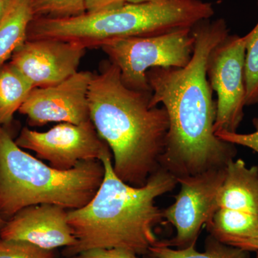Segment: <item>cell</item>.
Instances as JSON below:
<instances>
[{
	"label": "cell",
	"instance_id": "1",
	"mask_svg": "<svg viewBox=\"0 0 258 258\" xmlns=\"http://www.w3.org/2000/svg\"><path fill=\"white\" fill-rule=\"evenodd\" d=\"M191 32L193 55L184 68H154L147 76L152 91L150 106L165 108L169 127L161 168L176 178L227 166L237 155L236 145L215 135L217 106L208 76L209 57L230 35L224 19L197 24Z\"/></svg>",
	"mask_w": 258,
	"mask_h": 258
},
{
	"label": "cell",
	"instance_id": "2",
	"mask_svg": "<svg viewBox=\"0 0 258 258\" xmlns=\"http://www.w3.org/2000/svg\"><path fill=\"white\" fill-rule=\"evenodd\" d=\"M152 96L126 87L111 61L93 74L88 91L91 120L113 154L115 175L137 187L160 169L169 131L167 112L150 106Z\"/></svg>",
	"mask_w": 258,
	"mask_h": 258
},
{
	"label": "cell",
	"instance_id": "3",
	"mask_svg": "<svg viewBox=\"0 0 258 258\" xmlns=\"http://www.w3.org/2000/svg\"><path fill=\"white\" fill-rule=\"evenodd\" d=\"M111 154L108 149L100 159L105 175L96 195L83 208L68 212L76 243L64 247L62 253L66 258L94 248H122L137 255L149 254L159 241L154 229L164 216L156 200L173 191L177 179L160 168L144 186H132L115 175Z\"/></svg>",
	"mask_w": 258,
	"mask_h": 258
},
{
	"label": "cell",
	"instance_id": "4",
	"mask_svg": "<svg viewBox=\"0 0 258 258\" xmlns=\"http://www.w3.org/2000/svg\"><path fill=\"white\" fill-rule=\"evenodd\" d=\"M213 5L203 0H164L73 18H33L28 40L52 39L79 44L85 48L101 47L108 42L132 37H152L192 29L211 19Z\"/></svg>",
	"mask_w": 258,
	"mask_h": 258
},
{
	"label": "cell",
	"instance_id": "5",
	"mask_svg": "<svg viewBox=\"0 0 258 258\" xmlns=\"http://www.w3.org/2000/svg\"><path fill=\"white\" fill-rule=\"evenodd\" d=\"M105 175L101 160L84 161L70 170L44 164L19 147L0 125V215L13 217L32 205L78 210L96 195Z\"/></svg>",
	"mask_w": 258,
	"mask_h": 258
},
{
	"label": "cell",
	"instance_id": "6",
	"mask_svg": "<svg viewBox=\"0 0 258 258\" xmlns=\"http://www.w3.org/2000/svg\"><path fill=\"white\" fill-rule=\"evenodd\" d=\"M191 29H181L152 37H132L101 47L119 69L122 81L134 91L152 93L147 74L154 68H184L193 55Z\"/></svg>",
	"mask_w": 258,
	"mask_h": 258
},
{
	"label": "cell",
	"instance_id": "7",
	"mask_svg": "<svg viewBox=\"0 0 258 258\" xmlns=\"http://www.w3.org/2000/svg\"><path fill=\"white\" fill-rule=\"evenodd\" d=\"M245 40L229 35L211 52L207 76L212 91L216 93L215 135L237 132L244 118L246 106Z\"/></svg>",
	"mask_w": 258,
	"mask_h": 258
},
{
	"label": "cell",
	"instance_id": "8",
	"mask_svg": "<svg viewBox=\"0 0 258 258\" xmlns=\"http://www.w3.org/2000/svg\"><path fill=\"white\" fill-rule=\"evenodd\" d=\"M226 167L177 179L181 189L175 202L162 210L164 218L175 227L176 234L156 244L177 249L196 246L202 227L218 210L217 195L225 179Z\"/></svg>",
	"mask_w": 258,
	"mask_h": 258
},
{
	"label": "cell",
	"instance_id": "9",
	"mask_svg": "<svg viewBox=\"0 0 258 258\" xmlns=\"http://www.w3.org/2000/svg\"><path fill=\"white\" fill-rule=\"evenodd\" d=\"M15 143L36 153L59 170H70L84 161L100 160L109 149L91 120L82 124L61 123L45 132L24 128Z\"/></svg>",
	"mask_w": 258,
	"mask_h": 258
},
{
	"label": "cell",
	"instance_id": "10",
	"mask_svg": "<svg viewBox=\"0 0 258 258\" xmlns=\"http://www.w3.org/2000/svg\"><path fill=\"white\" fill-rule=\"evenodd\" d=\"M93 76L89 71H78L55 86L34 88L19 112L35 126L52 122L82 124L90 121L88 91Z\"/></svg>",
	"mask_w": 258,
	"mask_h": 258
},
{
	"label": "cell",
	"instance_id": "11",
	"mask_svg": "<svg viewBox=\"0 0 258 258\" xmlns=\"http://www.w3.org/2000/svg\"><path fill=\"white\" fill-rule=\"evenodd\" d=\"M86 51L79 44L63 40H28L13 54L10 63L32 87H48L76 74Z\"/></svg>",
	"mask_w": 258,
	"mask_h": 258
},
{
	"label": "cell",
	"instance_id": "12",
	"mask_svg": "<svg viewBox=\"0 0 258 258\" xmlns=\"http://www.w3.org/2000/svg\"><path fill=\"white\" fill-rule=\"evenodd\" d=\"M68 212L47 204L24 208L5 222L0 239L25 241L49 250L72 247L76 239L69 225Z\"/></svg>",
	"mask_w": 258,
	"mask_h": 258
},
{
	"label": "cell",
	"instance_id": "13",
	"mask_svg": "<svg viewBox=\"0 0 258 258\" xmlns=\"http://www.w3.org/2000/svg\"><path fill=\"white\" fill-rule=\"evenodd\" d=\"M216 203L218 209L258 215V166L247 167L241 159L230 161Z\"/></svg>",
	"mask_w": 258,
	"mask_h": 258
},
{
	"label": "cell",
	"instance_id": "14",
	"mask_svg": "<svg viewBox=\"0 0 258 258\" xmlns=\"http://www.w3.org/2000/svg\"><path fill=\"white\" fill-rule=\"evenodd\" d=\"M32 0H12L0 20V68L28 40L29 25L34 17Z\"/></svg>",
	"mask_w": 258,
	"mask_h": 258
},
{
	"label": "cell",
	"instance_id": "15",
	"mask_svg": "<svg viewBox=\"0 0 258 258\" xmlns=\"http://www.w3.org/2000/svg\"><path fill=\"white\" fill-rule=\"evenodd\" d=\"M210 235L223 243L258 236V215L220 208L207 224Z\"/></svg>",
	"mask_w": 258,
	"mask_h": 258
},
{
	"label": "cell",
	"instance_id": "16",
	"mask_svg": "<svg viewBox=\"0 0 258 258\" xmlns=\"http://www.w3.org/2000/svg\"><path fill=\"white\" fill-rule=\"evenodd\" d=\"M33 88L10 62L0 68V125L11 123Z\"/></svg>",
	"mask_w": 258,
	"mask_h": 258
},
{
	"label": "cell",
	"instance_id": "17",
	"mask_svg": "<svg viewBox=\"0 0 258 258\" xmlns=\"http://www.w3.org/2000/svg\"><path fill=\"white\" fill-rule=\"evenodd\" d=\"M249 251L223 243L210 235L205 240V249L198 252L196 246L185 249H173L155 245L149 249V254L154 258H250Z\"/></svg>",
	"mask_w": 258,
	"mask_h": 258
},
{
	"label": "cell",
	"instance_id": "18",
	"mask_svg": "<svg viewBox=\"0 0 258 258\" xmlns=\"http://www.w3.org/2000/svg\"><path fill=\"white\" fill-rule=\"evenodd\" d=\"M245 40L246 106L258 105V22L244 35Z\"/></svg>",
	"mask_w": 258,
	"mask_h": 258
},
{
	"label": "cell",
	"instance_id": "19",
	"mask_svg": "<svg viewBox=\"0 0 258 258\" xmlns=\"http://www.w3.org/2000/svg\"><path fill=\"white\" fill-rule=\"evenodd\" d=\"M34 18H73L86 13L85 0H32Z\"/></svg>",
	"mask_w": 258,
	"mask_h": 258
},
{
	"label": "cell",
	"instance_id": "20",
	"mask_svg": "<svg viewBox=\"0 0 258 258\" xmlns=\"http://www.w3.org/2000/svg\"><path fill=\"white\" fill-rule=\"evenodd\" d=\"M0 258H57L52 250L25 241L0 239Z\"/></svg>",
	"mask_w": 258,
	"mask_h": 258
},
{
	"label": "cell",
	"instance_id": "21",
	"mask_svg": "<svg viewBox=\"0 0 258 258\" xmlns=\"http://www.w3.org/2000/svg\"><path fill=\"white\" fill-rule=\"evenodd\" d=\"M252 123L255 128V131L252 133L239 134L237 132H234V133L222 132V133L217 134L216 136L222 141L229 142L234 145H240L249 148L258 154V118H254L252 120Z\"/></svg>",
	"mask_w": 258,
	"mask_h": 258
},
{
	"label": "cell",
	"instance_id": "22",
	"mask_svg": "<svg viewBox=\"0 0 258 258\" xmlns=\"http://www.w3.org/2000/svg\"><path fill=\"white\" fill-rule=\"evenodd\" d=\"M137 254L122 248H94L69 258H135Z\"/></svg>",
	"mask_w": 258,
	"mask_h": 258
},
{
	"label": "cell",
	"instance_id": "23",
	"mask_svg": "<svg viewBox=\"0 0 258 258\" xmlns=\"http://www.w3.org/2000/svg\"><path fill=\"white\" fill-rule=\"evenodd\" d=\"M126 3V0H85L86 13H98L117 10Z\"/></svg>",
	"mask_w": 258,
	"mask_h": 258
},
{
	"label": "cell",
	"instance_id": "24",
	"mask_svg": "<svg viewBox=\"0 0 258 258\" xmlns=\"http://www.w3.org/2000/svg\"><path fill=\"white\" fill-rule=\"evenodd\" d=\"M225 244L235 246L249 252H256L258 251V236L252 238L235 239V240L228 241Z\"/></svg>",
	"mask_w": 258,
	"mask_h": 258
},
{
	"label": "cell",
	"instance_id": "25",
	"mask_svg": "<svg viewBox=\"0 0 258 258\" xmlns=\"http://www.w3.org/2000/svg\"><path fill=\"white\" fill-rule=\"evenodd\" d=\"M12 0H0V20L9 8Z\"/></svg>",
	"mask_w": 258,
	"mask_h": 258
},
{
	"label": "cell",
	"instance_id": "26",
	"mask_svg": "<svg viewBox=\"0 0 258 258\" xmlns=\"http://www.w3.org/2000/svg\"><path fill=\"white\" fill-rule=\"evenodd\" d=\"M164 0H126L127 3H132V4H140V3H159Z\"/></svg>",
	"mask_w": 258,
	"mask_h": 258
},
{
	"label": "cell",
	"instance_id": "27",
	"mask_svg": "<svg viewBox=\"0 0 258 258\" xmlns=\"http://www.w3.org/2000/svg\"><path fill=\"white\" fill-rule=\"evenodd\" d=\"M5 222L3 220V217L0 215V232H1L2 229H3V226L5 225Z\"/></svg>",
	"mask_w": 258,
	"mask_h": 258
},
{
	"label": "cell",
	"instance_id": "28",
	"mask_svg": "<svg viewBox=\"0 0 258 258\" xmlns=\"http://www.w3.org/2000/svg\"><path fill=\"white\" fill-rule=\"evenodd\" d=\"M256 256L255 258H258V251H256Z\"/></svg>",
	"mask_w": 258,
	"mask_h": 258
},
{
	"label": "cell",
	"instance_id": "29",
	"mask_svg": "<svg viewBox=\"0 0 258 258\" xmlns=\"http://www.w3.org/2000/svg\"><path fill=\"white\" fill-rule=\"evenodd\" d=\"M135 258H139L138 256H137V257H136ZM153 258H154V257H153Z\"/></svg>",
	"mask_w": 258,
	"mask_h": 258
}]
</instances>
